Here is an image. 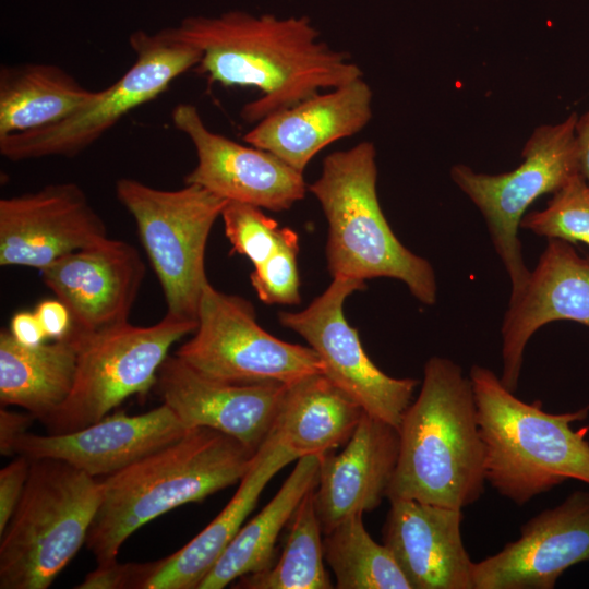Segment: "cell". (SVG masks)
<instances>
[{
  "mask_svg": "<svg viewBox=\"0 0 589 589\" xmlns=\"http://www.w3.org/2000/svg\"><path fill=\"white\" fill-rule=\"evenodd\" d=\"M572 112L556 124L537 127L521 151L522 161L512 171L488 175L464 164L450 169L453 182L482 214L490 237L510 280V298L525 288L530 272L525 263L518 228L528 207L548 193H555L579 172Z\"/></svg>",
  "mask_w": 589,
  "mask_h": 589,
  "instance_id": "obj_10",
  "label": "cell"
},
{
  "mask_svg": "<svg viewBox=\"0 0 589 589\" xmlns=\"http://www.w3.org/2000/svg\"><path fill=\"white\" fill-rule=\"evenodd\" d=\"M364 287L363 280L335 277L304 310L281 312L278 318L317 353L323 374L332 383L365 413L398 429L419 381L392 377L381 371L364 351L358 330L347 322L344 303Z\"/></svg>",
  "mask_w": 589,
  "mask_h": 589,
  "instance_id": "obj_12",
  "label": "cell"
},
{
  "mask_svg": "<svg viewBox=\"0 0 589 589\" xmlns=\"http://www.w3.org/2000/svg\"><path fill=\"white\" fill-rule=\"evenodd\" d=\"M297 456L271 432L224 509L167 557L136 563L135 589H197L254 509L264 488Z\"/></svg>",
  "mask_w": 589,
  "mask_h": 589,
  "instance_id": "obj_22",
  "label": "cell"
},
{
  "mask_svg": "<svg viewBox=\"0 0 589 589\" xmlns=\"http://www.w3.org/2000/svg\"><path fill=\"white\" fill-rule=\"evenodd\" d=\"M132 65L77 111L37 130L0 137V154L11 161L74 157L111 130L132 110L161 95L180 75L195 69L201 51L161 28L134 31L129 37Z\"/></svg>",
  "mask_w": 589,
  "mask_h": 589,
  "instance_id": "obj_9",
  "label": "cell"
},
{
  "mask_svg": "<svg viewBox=\"0 0 589 589\" xmlns=\"http://www.w3.org/2000/svg\"><path fill=\"white\" fill-rule=\"evenodd\" d=\"M387 498L462 509L484 492V445L474 393L459 364L431 357L419 395L402 416Z\"/></svg>",
  "mask_w": 589,
  "mask_h": 589,
  "instance_id": "obj_2",
  "label": "cell"
},
{
  "mask_svg": "<svg viewBox=\"0 0 589 589\" xmlns=\"http://www.w3.org/2000/svg\"><path fill=\"white\" fill-rule=\"evenodd\" d=\"M298 252V235L286 227L279 247L263 263L254 266L250 275L251 284L261 301L266 304L287 305L300 302Z\"/></svg>",
  "mask_w": 589,
  "mask_h": 589,
  "instance_id": "obj_32",
  "label": "cell"
},
{
  "mask_svg": "<svg viewBox=\"0 0 589 589\" xmlns=\"http://www.w3.org/2000/svg\"><path fill=\"white\" fill-rule=\"evenodd\" d=\"M575 135L578 149L579 172L589 187V109L578 117Z\"/></svg>",
  "mask_w": 589,
  "mask_h": 589,
  "instance_id": "obj_37",
  "label": "cell"
},
{
  "mask_svg": "<svg viewBox=\"0 0 589 589\" xmlns=\"http://www.w3.org/2000/svg\"><path fill=\"white\" fill-rule=\"evenodd\" d=\"M177 130L192 143L196 165L184 178L226 201L280 212L305 196L303 173L274 154L243 145L207 128L199 109L179 104L171 112Z\"/></svg>",
  "mask_w": 589,
  "mask_h": 589,
  "instance_id": "obj_13",
  "label": "cell"
},
{
  "mask_svg": "<svg viewBox=\"0 0 589 589\" xmlns=\"http://www.w3.org/2000/svg\"><path fill=\"white\" fill-rule=\"evenodd\" d=\"M168 29L201 51L195 70L211 83L259 89L241 109L250 123L362 77L346 52L321 40L308 16L231 10L188 16Z\"/></svg>",
  "mask_w": 589,
  "mask_h": 589,
  "instance_id": "obj_1",
  "label": "cell"
},
{
  "mask_svg": "<svg viewBox=\"0 0 589 589\" xmlns=\"http://www.w3.org/2000/svg\"><path fill=\"white\" fill-rule=\"evenodd\" d=\"M363 409L323 373L287 385L272 432L297 458L345 445Z\"/></svg>",
  "mask_w": 589,
  "mask_h": 589,
  "instance_id": "obj_24",
  "label": "cell"
},
{
  "mask_svg": "<svg viewBox=\"0 0 589 589\" xmlns=\"http://www.w3.org/2000/svg\"><path fill=\"white\" fill-rule=\"evenodd\" d=\"M197 322L169 313L149 326L129 322L88 334H72L76 371L67 400L43 423L47 434L85 428L133 395L156 386L158 371L178 340L194 333Z\"/></svg>",
  "mask_w": 589,
  "mask_h": 589,
  "instance_id": "obj_8",
  "label": "cell"
},
{
  "mask_svg": "<svg viewBox=\"0 0 589 589\" xmlns=\"http://www.w3.org/2000/svg\"><path fill=\"white\" fill-rule=\"evenodd\" d=\"M100 498L94 477L59 459H31L23 496L0 534V588H48L86 542Z\"/></svg>",
  "mask_w": 589,
  "mask_h": 589,
  "instance_id": "obj_6",
  "label": "cell"
},
{
  "mask_svg": "<svg viewBox=\"0 0 589 589\" xmlns=\"http://www.w3.org/2000/svg\"><path fill=\"white\" fill-rule=\"evenodd\" d=\"M313 490L303 497L291 517L286 543L277 561L263 570L238 578L233 588H333L324 564L323 530L314 506Z\"/></svg>",
  "mask_w": 589,
  "mask_h": 589,
  "instance_id": "obj_29",
  "label": "cell"
},
{
  "mask_svg": "<svg viewBox=\"0 0 589 589\" xmlns=\"http://www.w3.org/2000/svg\"><path fill=\"white\" fill-rule=\"evenodd\" d=\"M220 217L231 253L247 256L254 266L276 251L286 230L262 208L240 202L228 201Z\"/></svg>",
  "mask_w": 589,
  "mask_h": 589,
  "instance_id": "obj_31",
  "label": "cell"
},
{
  "mask_svg": "<svg viewBox=\"0 0 589 589\" xmlns=\"http://www.w3.org/2000/svg\"><path fill=\"white\" fill-rule=\"evenodd\" d=\"M108 238L107 227L74 182L0 200V265L39 272Z\"/></svg>",
  "mask_w": 589,
  "mask_h": 589,
  "instance_id": "obj_14",
  "label": "cell"
},
{
  "mask_svg": "<svg viewBox=\"0 0 589 589\" xmlns=\"http://www.w3.org/2000/svg\"><path fill=\"white\" fill-rule=\"evenodd\" d=\"M9 330L16 341L25 346H38L47 339L34 311L16 312L11 318Z\"/></svg>",
  "mask_w": 589,
  "mask_h": 589,
  "instance_id": "obj_36",
  "label": "cell"
},
{
  "mask_svg": "<svg viewBox=\"0 0 589 589\" xmlns=\"http://www.w3.org/2000/svg\"><path fill=\"white\" fill-rule=\"evenodd\" d=\"M96 94L97 91L84 87L56 64H3L0 68V137L58 123L88 104Z\"/></svg>",
  "mask_w": 589,
  "mask_h": 589,
  "instance_id": "obj_27",
  "label": "cell"
},
{
  "mask_svg": "<svg viewBox=\"0 0 589 589\" xmlns=\"http://www.w3.org/2000/svg\"><path fill=\"white\" fill-rule=\"evenodd\" d=\"M31 459L19 455L0 470V534L9 525L23 496Z\"/></svg>",
  "mask_w": 589,
  "mask_h": 589,
  "instance_id": "obj_33",
  "label": "cell"
},
{
  "mask_svg": "<svg viewBox=\"0 0 589 589\" xmlns=\"http://www.w3.org/2000/svg\"><path fill=\"white\" fill-rule=\"evenodd\" d=\"M554 321H573L589 327V255L574 245L549 239L524 290L509 299L502 334V383L516 392L525 348L532 335Z\"/></svg>",
  "mask_w": 589,
  "mask_h": 589,
  "instance_id": "obj_18",
  "label": "cell"
},
{
  "mask_svg": "<svg viewBox=\"0 0 589 589\" xmlns=\"http://www.w3.org/2000/svg\"><path fill=\"white\" fill-rule=\"evenodd\" d=\"M36 313L47 338L60 340L65 338L72 328V317L67 305L58 298L40 301Z\"/></svg>",
  "mask_w": 589,
  "mask_h": 589,
  "instance_id": "obj_34",
  "label": "cell"
},
{
  "mask_svg": "<svg viewBox=\"0 0 589 589\" xmlns=\"http://www.w3.org/2000/svg\"><path fill=\"white\" fill-rule=\"evenodd\" d=\"M376 181L375 146L361 142L327 155L321 176L309 187L328 224V271L333 278L398 279L421 303L432 305L437 296L435 272L393 232L378 202Z\"/></svg>",
  "mask_w": 589,
  "mask_h": 589,
  "instance_id": "obj_5",
  "label": "cell"
},
{
  "mask_svg": "<svg viewBox=\"0 0 589 589\" xmlns=\"http://www.w3.org/2000/svg\"><path fill=\"white\" fill-rule=\"evenodd\" d=\"M115 192L136 224L163 289L167 313L197 322L200 300L208 283L207 239L228 201L197 184L164 190L132 178L118 179Z\"/></svg>",
  "mask_w": 589,
  "mask_h": 589,
  "instance_id": "obj_7",
  "label": "cell"
},
{
  "mask_svg": "<svg viewBox=\"0 0 589 589\" xmlns=\"http://www.w3.org/2000/svg\"><path fill=\"white\" fill-rule=\"evenodd\" d=\"M145 272L132 244L108 237L60 257L40 275L69 309L70 333L81 335L129 322Z\"/></svg>",
  "mask_w": 589,
  "mask_h": 589,
  "instance_id": "obj_17",
  "label": "cell"
},
{
  "mask_svg": "<svg viewBox=\"0 0 589 589\" xmlns=\"http://www.w3.org/2000/svg\"><path fill=\"white\" fill-rule=\"evenodd\" d=\"M520 228L548 239L589 245V187L581 175L553 193L543 209L526 213Z\"/></svg>",
  "mask_w": 589,
  "mask_h": 589,
  "instance_id": "obj_30",
  "label": "cell"
},
{
  "mask_svg": "<svg viewBox=\"0 0 589 589\" xmlns=\"http://www.w3.org/2000/svg\"><path fill=\"white\" fill-rule=\"evenodd\" d=\"M472 384L478 423L484 445L486 482L503 497L522 506L568 480L589 485L587 429L589 406L550 413L541 400L526 402L490 369L473 365Z\"/></svg>",
  "mask_w": 589,
  "mask_h": 589,
  "instance_id": "obj_4",
  "label": "cell"
},
{
  "mask_svg": "<svg viewBox=\"0 0 589 589\" xmlns=\"http://www.w3.org/2000/svg\"><path fill=\"white\" fill-rule=\"evenodd\" d=\"M323 546L338 589H412L390 550L369 534L362 513L325 533Z\"/></svg>",
  "mask_w": 589,
  "mask_h": 589,
  "instance_id": "obj_28",
  "label": "cell"
},
{
  "mask_svg": "<svg viewBox=\"0 0 589 589\" xmlns=\"http://www.w3.org/2000/svg\"><path fill=\"white\" fill-rule=\"evenodd\" d=\"M589 561V491H575L520 527L517 540L472 565L473 589H553Z\"/></svg>",
  "mask_w": 589,
  "mask_h": 589,
  "instance_id": "obj_15",
  "label": "cell"
},
{
  "mask_svg": "<svg viewBox=\"0 0 589 589\" xmlns=\"http://www.w3.org/2000/svg\"><path fill=\"white\" fill-rule=\"evenodd\" d=\"M398 455V429L364 412L341 452L320 456L313 500L324 534L346 517L380 506Z\"/></svg>",
  "mask_w": 589,
  "mask_h": 589,
  "instance_id": "obj_20",
  "label": "cell"
},
{
  "mask_svg": "<svg viewBox=\"0 0 589 589\" xmlns=\"http://www.w3.org/2000/svg\"><path fill=\"white\" fill-rule=\"evenodd\" d=\"M372 98L371 87L359 77L265 117L243 141L303 173L323 148L357 134L370 122Z\"/></svg>",
  "mask_w": 589,
  "mask_h": 589,
  "instance_id": "obj_23",
  "label": "cell"
},
{
  "mask_svg": "<svg viewBox=\"0 0 589 589\" xmlns=\"http://www.w3.org/2000/svg\"><path fill=\"white\" fill-rule=\"evenodd\" d=\"M165 404L141 414L109 413L80 430L63 434L21 435L14 450L29 459L52 458L96 477L111 476L188 431Z\"/></svg>",
  "mask_w": 589,
  "mask_h": 589,
  "instance_id": "obj_19",
  "label": "cell"
},
{
  "mask_svg": "<svg viewBox=\"0 0 589 589\" xmlns=\"http://www.w3.org/2000/svg\"><path fill=\"white\" fill-rule=\"evenodd\" d=\"M35 418L31 413L1 408L0 410V454L11 456L15 454L16 440L27 432Z\"/></svg>",
  "mask_w": 589,
  "mask_h": 589,
  "instance_id": "obj_35",
  "label": "cell"
},
{
  "mask_svg": "<svg viewBox=\"0 0 589 589\" xmlns=\"http://www.w3.org/2000/svg\"><path fill=\"white\" fill-rule=\"evenodd\" d=\"M389 502L383 541L412 589H473L462 509L414 500Z\"/></svg>",
  "mask_w": 589,
  "mask_h": 589,
  "instance_id": "obj_21",
  "label": "cell"
},
{
  "mask_svg": "<svg viewBox=\"0 0 589 589\" xmlns=\"http://www.w3.org/2000/svg\"><path fill=\"white\" fill-rule=\"evenodd\" d=\"M76 371V342L71 335L38 346L0 332V402L16 406L36 420H47L69 397Z\"/></svg>",
  "mask_w": 589,
  "mask_h": 589,
  "instance_id": "obj_25",
  "label": "cell"
},
{
  "mask_svg": "<svg viewBox=\"0 0 589 589\" xmlns=\"http://www.w3.org/2000/svg\"><path fill=\"white\" fill-rule=\"evenodd\" d=\"M255 454L223 432L193 428L176 442L105 477L85 542L97 565L116 562L124 541L151 520L239 482Z\"/></svg>",
  "mask_w": 589,
  "mask_h": 589,
  "instance_id": "obj_3",
  "label": "cell"
},
{
  "mask_svg": "<svg viewBox=\"0 0 589 589\" xmlns=\"http://www.w3.org/2000/svg\"><path fill=\"white\" fill-rule=\"evenodd\" d=\"M175 354L203 375L223 382L293 383L323 373L317 353L262 328L251 302L209 283L203 289L193 336Z\"/></svg>",
  "mask_w": 589,
  "mask_h": 589,
  "instance_id": "obj_11",
  "label": "cell"
},
{
  "mask_svg": "<svg viewBox=\"0 0 589 589\" xmlns=\"http://www.w3.org/2000/svg\"><path fill=\"white\" fill-rule=\"evenodd\" d=\"M287 385L218 381L173 353L160 365L155 387L187 429L217 430L257 452L273 430Z\"/></svg>",
  "mask_w": 589,
  "mask_h": 589,
  "instance_id": "obj_16",
  "label": "cell"
},
{
  "mask_svg": "<svg viewBox=\"0 0 589 589\" xmlns=\"http://www.w3.org/2000/svg\"><path fill=\"white\" fill-rule=\"evenodd\" d=\"M320 457L303 456L275 496L242 526L197 589H221L238 578L263 570L274 563L275 545L318 477Z\"/></svg>",
  "mask_w": 589,
  "mask_h": 589,
  "instance_id": "obj_26",
  "label": "cell"
}]
</instances>
